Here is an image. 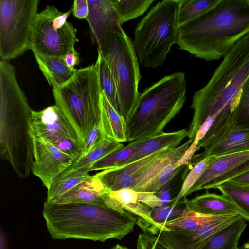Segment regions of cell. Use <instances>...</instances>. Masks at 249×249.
Masks as SVG:
<instances>
[{
  "label": "cell",
  "mask_w": 249,
  "mask_h": 249,
  "mask_svg": "<svg viewBox=\"0 0 249 249\" xmlns=\"http://www.w3.org/2000/svg\"><path fill=\"white\" fill-rule=\"evenodd\" d=\"M237 249H249V240L243 244V245Z\"/></svg>",
  "instance_id": "cell-46"
},
{
  "label": "cell",
  "mask_w": 249,
  "mask_h": 249,
  "mask_svg": "<svg viewBox=\"0 0 249 249\" xmlns=\"http://www.w3.org/2000/svg\"><path fill=\"white\" fill-rule=\"evenodd\" d=\"M178 204L179 203L176 205L170 204L151 208L150 216L153 225L151 228L143 231L152 233L156 230H160L164 224L182 215L188 209L185 205L182 207Z\"/></svg>",
  "instance_id": "cell-34"
},
{
  "label": "cell",
  "mask_w": 249,
  "mask_h": 249,
  "mask_svg": "<svg viewBox=\"0 0 249 249\" xmlns=\"http://www.w3.org/2000/svg\"><path fill=\"white\" fill-rule=\"evenodd\" d=\"M143 232L139 235L137 249H172L156 235L147 231Z\"/></svg>",
  "instance_id": "cell-37"
},
{
  "label": "cell",
  "mask_w": 249,
  "mask_h": 249,
  "mask_svg": "<svg viewBox=\"0 0 249 249\" xmlns=\"http://www.w3.org/2000/svg\"><path fill=\"white\" fill-rule=\"evenodd\" d=\"M42 214L47 230L55 239L120 240L133 231L137 220L124 210L81 203L45 201Z\"/></svg>",
  "instance_id": "cell-3"
},
{
  "label": "cell",
  "mask_w": 249,
  "mask_h": 249,
  "mask_svg": "<svg viewBox=\"0 0 249 249\" xmlns=\"http://www.w3.org/2000/svg\"><path fill=\"white\" fill-rule=\"evenodd\" d=\"M33 53L39 68L53 89L66 83L78 71L68 67L63 58Z\"/></svg>",
  "instance_id": "cell-21"
},
{
  "label": "cell",
  "mask_w": 249,
  "mask_h": 249,
  "mask_svg": "<svg viewBox=\"0 0 249 249\" xmlns=\"http://www.w3.org/2000/svg\"><path fill=\"white\" fill-rule=\"evenodd\" d=\"M111 249H128L125 247L121 246L117 244L115 246L113 247Z\"/></svg>",
  "instance_id": "cell-47"
},
{
  "label": "cell",
  "mask_w": 249,
  "mask_h": 249,
  "mask_svg": "<svg viewBox=\"0 0 249 249\" xmlns=\"http://www.w3.org/2000/svg\"><path fill=\"white\" fill-rule=\"evenodd\" d=\"M88 2L89 12L86 20L91 41L100 48L106 33L122 27V23L111 0H88Z\"/></svg>",
  "instance_id": "cell-13"
},
{
  "label": "cell",
  "mask_w": 249,
  "mask_h": 249,
  "mask_svg": "<svg viewBox=\"0 0 249 249\" xmlns=\"http://www.w3.org/2000/svg\"><path fill=\"white\" fill-rule=\"evenodd\" d=\"M63 59L67 65L71 68H74L80 62L79 54L74 48L71 50Z\"/></svg>",
  "instance_id": "cell-44"
},
{
  "label": "cell",
  "mask_w": 249,
  "mask_h": 249,
  "mask_svg": "<svg viewBox=\"0 0 249 249\" xmlns=\"http://www.w3.org/2000/svg\"><path fill=\"white\" fill-rule=\"evenodd\" d=\"M249 170V159L231 171L208 182L201 188V190H208L212 188L216 189V187L221 183Z\"/></svg>",
  "instance_id": "cell-38"
},
{
  "label": "cell",
  "mask_w": 249,
  "mask_h": 249,
  "mask_svg": "<svg viewBox=\"0 0 249 249\" xmlns=\"http://www.w3.org/2000/svg\"><path fill=\"white\" fill-rule=\"evenodd\" d=\"M246 225V220L241 217L213 234L201 249H237Z\"/></svg>",
  "instance_id": "cell-23"
},
{
  "label": "cell",
  "mask_w": 249,
  "mask_h": 249,
  "mask_svg": "<svg viewBox=\"0 0 249 249\" xmlns=\"http://www.w3.org/2000/svg\"><path fill=\"white\" fill-rule=\"evenodd\" d=\"M122 24L142 15L153 0H111Z\"/></svg>",
  "instance_id": "cell-33"
},
{
  "label": "cell",
  "mask_w": 249,
  "mask_h": 249,
  "mask_svg": "<svg viewBox=\"0 0 249 249\" xmlns=\"http://www.w3.org/2000/svg\"><path fill=\"white\" fill-rule=\"evenodd\" d=\"M171 188L170 184L168 182L155 193L157 197L161 201L162 206L172 204L173 199L172 198Z\"/></svg>",
  "instance_id": "cell-43"
},
{
  "label": "cell",
  "mask_w": 249,
  "mask_h": 249,
  "mask_svg": "<svg viewBox=\"0 0 249 249\" xmlns=\"http://www.w3.org/2000/svg\"><path fill=\"white\" fill-rule=\"evenodd\" d=\"M214 216L202 214L188 209L179 217L164 224L160 230L167 231L175 238L180 237L196 231Z\"/></svg>",
  "instance_id": "cell-24"
},
{
  "label": "cell",
  "mask_w": 249,
  "mask_h": 249,
  "mask_svg": "<svg viewBox=\"0 0 249 249\" xmlns=\"http://www.w3.org/2000/svg\"><path fill=\"white\" fill-rule=\"evenodd\" d=\"M136 149L135 142H129L123 148L116 151L93 164L89 171L105 170L125 165L134 155Z\"/></svg>",
  "instance_id": "cell-32"
},
{
  "label": "cell",
  "mask_w": 249,
  "mask_h": 249,
  "mask_svg": "<svg viewBox=\"0 0 249 249\" xmlns=\"http://www.w3.org/2000/svg\"><path fill=\"white\" fill-rule=\"evenodd\" d=\"M100 124L104 138L121 143L127 141L126 122L102 92Z\"/></svg>",
  "instance_id": "cell-19"
},
{
  "label": "cell",
  "mask_w": 249,
  "mask_h": 249,
  "mask_svg": "<svg viewBox=\"0 0 249 249\" xmlns=\"http://www.w3.org/2000/svg\"><path fill=\"white\" fill-rule=\"evenodd\" d=\"M33 111L17 80L15 68L0 60V155L24 178L32 171L33 162L30 129Z\"/></svg>",
  "instance_id": "cell-4"
},
{
  "label": "cell",
  "mask_w": 249,
  "mask_h": 249,
  "mask_svg": "<svg viewBox=\"0 0 249 249\" xmlns=\"http://www.w3.org/2000/svg\"><path fill=\"white\" fill-rule=\"evenodd\" d=\"M109 190L95 175L89 176L80 184L51 203H81L106 206L102 196Z\"/></svg>",
  "instance_id": "cell-16"
},
{
  "label": "cell",
  "mask_w": 249,
  "mask_h": 249,
  "mask_svg": "<svg viewBox=\"0 0 249 249\" xmlns=\"http://www.w3.org/2000/svg\"><path fill=\"white\" fill-rule=\"evenodd\" d=\"M124 146L121 143L104 138L89 153L75 162L66 170L71 171L83 168L89 172V169L93 164Z\"/></svg>",
  "instance_id": "cell-28"
},
{
  "label": "cell",
  "mask_w": 249,
  "mask_h": 249,
  "mask_svg": "<svg viewBox=\"0 0 249 249\" xmlns=\"http://www.w3.org/2000/svg\"><path fill=\"white\" fill-rule=\"evenodd\" d=\"M95 64L97 69L101 91L105 94L115 109L122 115L114 79L107 63L98 50V57Z\"/></svg>",
  "instance_id": "cell-29"
},
{
  "label": "cell",
  "mask_w": 249,
  "mask_h": 249,
  "mask_svg": "<svg viewBox=\"0 0 249 249\" xmlns=\"http://www.w3.org/2000/svg\"><path fill=\"white\" fill-rule=\"evenodd\" d=\"M246 129H249V77L242 88L226 136L233 132Z\"/></svg>",
  "instance_id": "cell-30"
},
{
  "label": "cell",
  "mask_w": 249,
  "mask_h": 249,
  "mask_svg": "<svg viewBox=\"0 0 249 249\" xmlns=\"http://www.w3.org/2000/svg\"><path fill=\"white\" fill-rule=\"evenodd\" d=\"M198 144L197 142L193 141L182 157L177 162L174 164V168L176 169L186 165L191 166L193 165L192 160L195 153L200 149Z\"/></svg>",
  "instance_id": "cell-40"
},
{
  "label": "cell",
  "mask_w": 249,
  "mask_h": 249,
  "mask_svg": "<svg viewBox=\"0 0 249 249\" xmlns=\"http://www.w3.org/2000/svg\"><path fill=\"white\" fill-rule=\"evenodd\" d=\"M176 0H164L153 7L137 24L134 47L141 63L156 68L165 60L177 42L178 25Z\"/></svg>",
  "instance_id": "cell-7"
},
{
  "label": "cell",
  "mask_w": 249,
  "mask_h": 249,
  "mask_svg": "<svg viewBox=\"0 0 249 249\" xmlns=\"http://www.w3.org/2000/svg\"><path fill=\"white\" fill-rule=\"evenodd\" d=\"M249 33V0H220L213 8L178 27L180 49L207 61L224 57Z\"/></svg>",
  "instance_id": "cell-2"
},
{
  "label": "cell",
  "mask_w": 249,
  "mask_h": 249,
  "mask_svg": "<svg viewBox=\"0 0 249 249\" xmlns=\"http://www.w3.org/2000/svg\"><path fill=\"white\" fill-rule=\"evenodd\" d=\"M166 149L151 154L123 166L102 171L95 176L111 191L132 189L137 178Z\"/></svg>",
  "instance_id": "cell-14"
},
{
  "label": "cell",
  "mask_w": 249,
  "mask_h": 249,
  "mask_svg": "<svg viewBox=\"0 0 249 249\" xmlns=\"http://www.w3.org/2000/svg\"><path fill=\"white\" fill-rule=\"evenodd\" d=\"M73 15L79 19H87L89 12L88 0H75L72 6Z\"/></svg>",
  "instance_id": "cell-41"
},
{
  "label": "cell",
  "mask_w": 249,
  "mask_h": 249,
  "mask_svg": "<svg viewBox=\"0 0 249 249\" xmlns=\"http://www.w3.org/2000/svg\"><path fill=\"white\" fill-rule=\"evenodd\" d=\"M187 133L186 129L172 132H163L144 140L134 142L136 143V149L126 164L163 149L177 147L187 136Z\"/></svg>",
  "instance_id": "cell-20"
},
{
  "label": "cell",
  "mask_w": 249,
  "mask_h": 249,
  "mask_svg": "<svg viewBox=\"0 0 249 249\" xmlns=\"http://www.w3.org/2000/svg\"><path fill=\"white\" fill-rule=\"evenodd\" d=\"M228 180L240 185L249 186V170L236 175Z\"/></svg>",
  "instance_id": "cell-45"
},
{
  "label": "cell",
  "mask_w": 249,
  "mask_h": 249,
  "mask_svg": "<svg viewBox=\"0 0 249 249\" xmlns=\"http://www.w3.org/2000/svg\"><path fill=\"white\" fill-rule=\"evenodd\" d=\"M104 138L100 123H98L92 128L84 139L83 157L89 153Z\"/></svg>",
  "instance_id": "cell-39"
},
{
  "label": "cell",
  "mask_w": 249,
  "mask_h": 249,
  "mask_svg": "<svg viewBox=\"0 0 249 249\" xmlns=\"http://www.w3.org/2000/svg\"><path fill=\"white\" fill-rule=\"evenodd\" d=\"M38 0H0V57L8 61L31 50Z\"/></svg>",
  "instance_id": "cell-9"
},
{
  "label": "cell",
  "mask_w": 249,
  "mask_h": 249,
  "mask_svg": "<svg viewBox=\"0 0 249 249\" xmlns=\"http://www.w3.org/2000/svg\"><path fill=\"white\" fill-rule=\"evenodd\" d=\"M55 105L66 116L83 142L99 123L101 93L96 65L78 70L62 86L53 89Z\"/></svg>",
  "instance_id": "cell-6"
},
{
  "label": "cell",
  "mask_w": 249,
  "mask_h": 249,
  "mask_svg": "<svg viewBox=\"0 0 249 249\" xmlns=\"http://www.w3.org/2000/svg\"><path fill=\"white\" fill-rule=\"evenodd\" d=\"M31 137L47 142L69 155L75 162L83 156V140L64 113L55 105L33 111Z\"/></svg>",
  "instance_id": "cell-11"
},
{
  "label": "cell",
  "mask_w": 249,
  "mask_h": 249,
  "mask_svg": "<svg viewBox=\"0 0 249 249\" xmlns=\"http://www.w3.org/2000/svg\"><path fill=\"white\" fill-rule=\"evenodd\" d=\"M216 189L232 202L242 218L249 221V186L227 180L218 185Z\"/></svg>",
  "instance_id": "cell-27"
},
{
  "label": "cell",
  "mask_w": 249,
  "mask_h": 249,
  "mask_svg": "<svg viewBox=\"0 0 249 249\" xmlns=\"http://www.w3.org/2000/svg\"><path fill=\"white\" fill-rule=\"evenodd\" d=\"M72 7L66 12L48 5L37 16L31 50L50 56L64 58L78 42L77 29L67 18Z\"/></svg>",
  "instance_id": "cell-10"
},
{
  "label": "cell",
  "mask_w": 249,
  "mask_h": 249,
  "mask_svg": "<svg viewBox=\"0 0 249 249\" xmlns=\"http://www.w3.org/2000/svg\"><path fill=\"white\" fill-rule=\"evenodd\" d=\"M186 84L183 72L166 76L140 93L127 124L130 142L163 132L167 124L182 108Z\"/></svg>",
  "instance_id": "cell-5"
},
{
  "label": "cell",
  "mask_w": 249,
  "mask_h": 249,
  "mask_svg": "<svg viewBox=\"0 0 249 249\" xmlns=\"http://www.w3.org/2000/svg\"><path fill=\"white\" fill-rule=\"evenodd\" d=\"M98 50L110 69L122 116L127 123L137 104L141 78L133 41L121 27L107 32L103 45Z\"/></svg>",
  "instance_id": "cell-8"
},
{
  "label": "cell",
  "mask_w": 249,
  "mask_h": 249,
  "mask_svg": "<svg viewBox=\"0 0 249 249\" xmlns=\"http://www.w3.org/2000/svg\"><path fill=\"white\" fill-rule=\"evenodd\" d=\"M138 200L151 208L162 206L161 201L154 193L147 192H138Z\"/></svg>",
  "instance_id": "cell-42"
},
{
  "label": "cell",
  "mask_w": 249,
  "mask_h": 249,
  "mask_svg": "<svg viewBox=\"0 0 249 249\" xmlns=\"http://www.w3.org/2000/svg\"><path fill=\"white\" fill-rule=\"evenodd\" d=\"M249 77V33L238 41L215 69L208 83L195 93L191 108L194 113L187 136L193 141L203 123H213L204 137L217 141L226 134L242 88Z\"/></svg>",
  "instance_id": "cell-1"
},
{
  "label": "cell",
  "mask_w": 249,
  "mask_h": 249,
  "mask_svg": "<svg viewBox=\"0 0 249 249\" xmlns=\"http://www.w3.org/2000/svg\"><path fill=\"white\" fill-rule=\"evenodd\" d=\"M32 139V172L48 189L53 180L75 161L51 144L40 139L34 138Z\"/></svg>",
  "instance_id": "cell-12"
},
{
  "label": "cell",
  "mask_w": 249,
  "mask_h": 249,
  "mask_svg": "<svg viewBox=\"0 0 249 249\" xmlns=\"http://www.w3.org/2000/svg\"><path fill=\"white\" fill-rule=\"evenodd\" d=\"M241 217L239 214L215 216L212 219L202 225L196 231L178 238L173 237L167 231H166L175 240L183 244L188 245L195 243L205 242H207L209 238L216 232Z\"/></svg>",
  "instance_id": "cell-22"
},
{
  "label": "cell",
  "mask_w": 249,
  "mask_h": 249,
  "mask_svg": "<svg viewBox=\"0 0 249 249\" xmlns=\"http://www.w3.org/2000/svg\"><path fill=\"white\" fill-rule=\"evenodd\" d=\"M249 159V151L211 156L207 169L187 192L186 196L196 191L208 182L231 171Z\"/></svg>",
  "instance_id": "cell-18"
},
{
  "label": "cell",
  "mask_w": 249,
  "mask_h": 249,
  "mask_svg": "<svg viewBox=\"0 0 249 249\" xmlns=\"http://www.w3.org/2000/svg\"><path fill=\"white\" fill-rule=\"evenodd\" d=\"M178 26L197 18L210 10L220 0H176Z\"/></svg>",
  "instance_id": "cell-31"
},
{
  "label": "cell",
  "mask_w": 249,
  "mask_h": 249,
  "mask_svg": "<svg viewBox=\"0 0 249 249\" xmlns=\"http://www.w3.org/2000/svg\"><path fill=\"white\" fill-rule=\"evenodd\" d=\"M182 202L189 210L210 216L239 214L235 206L226 196L214 193H206L191 200L184 197Z\"/></svg>",
  "instance_id": "cell-17"
},
{
  "label": "cell",
  "mask_w": 249,
  "mask_h": 249,
  "mask_svg": "<svg viewBox=\"0 0 249 249\" xmlns=\"http://www.w3.org/2000/svg\"><path fill=\"white\" fill-rule=\"evenodd\" d=\"M175 163L169 164L163 168L151 179L147 182L138 192L156 193L162 187L170 181L182 169L183 166L176 169Z\"/></svg>",
  "instance_id": "cell-36"
},
{
  "label": "cell",
  "mask_w": 249,
  "mask_h": 249,
  "mask_svg": "<svg viewBox=\"0 0 249 249\" xmlns=\"http://www.w3.org/2000/svg\"><path fill=\"white\" fill-rule=\"evenodd\" d=\"M105 205L116 210H125L139 217L137 224L143 231L151 228L153 223L150 216L151 208L138 200V193L130 188L109 190L102 196Z\"/></svg>",
  "instance_id": "cell-15"
},
{
  "label": "cell",
  "mask_w": 249,
  "mask_h": 249,
  "mask_svg": "<svg viewBox=\"0 0 249 249\" xmlns=\"http://www.w3.org/2000/svg\"><path fill=\"white\" fill-rule=\"evenodd\" d=\"M211 159V156H207L194 165L187 175L179 192L173 198L171 204L176 205L182 197H185L188 191L198 181L207 169Z\"/></svg>",
  "instance_id": "cell-35"
},
{
  "label": "cell",
  "mask_w": 249,
  "mask_h": 249,
  "mask_svg": "<svg viewBox=\"0 0 249 249\" xmlns=\"http://www.w3.org/2000/svg\"><path fill=\"white\" fill-rule=\"evenodd\" d=\"M88 172L83 168L71 171L66 169L53 180L47 189L46 201L53 202L80 184L89 176Z\"/></svg>",
  "instance_id": "cell-25"
},
{
  "label": "cell",
  "mask_w": 249,
  "mask_h": 249,
  "mask_svg": "<svg viewBox=\"0 0 249 249\" xmlns=\"http://www.w3.org/2000/svg\"><path fill=\"white\" fill-rule=\"evenodd\" d=\"M249 151V129L233 132L202 154L219 156Z\"/></svg>",
  "instance_id": "cell-26"
}]
</instances>
